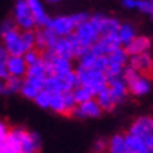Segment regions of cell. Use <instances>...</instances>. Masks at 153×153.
Here are the masks:
<instances>
[{"label":"cell","mask_w":153,"mask_h":153,"mask_svg":"<svg viewBox=\"0 0 153 153\" xmlns=\"http://www.w3.org/2000/svg\"><path fill=\"white\" fill-rule=\"evenodd\" d=\"M77 84L74 70L66 72V73H51L45 77L44 88L49 93H66L72 91L74 86Z\"/></svg>","instance_id":"obj_3"},{"label":"cell","mask_w":153,"mask_h":153,"mask_svg":"<svg viewBox=\"0 0 153 153\" xmlns=\"http://www.w3.org/2000/svg\"><path fill=\"white\" fill-rule=\"evenodd\" d=\"M136 10H139L143 14H152L153 13V3L152 0H136Z\"/></svg>","instance_id":"obj_33"},{"label":"cell","mask_w":153,"mask_h":153,"mask_svg":"<svg viewBox=\"0 0 153 153\" xmlns=\"http://www.w3.org/2000/svg\"><path fill=\"white\" fill-rule=\"evenodd\" d=\"M13 27H16V24H14V21L11 19L9 20H4L3 23L0 24V34L6 33V31H9V30H11Z\"/></svg>","instance_id":"obj_37"},{"label":"cell","mask_w":153,"mask_h":153,"mask_svg":"<svg viewBox=\"0 0 153 153\" xmlns=\"http://www.w3.org/2000/svg\"><path fill=\"white\" fill-rule=\"evenodd\" d=\"M23 153H38V152H23Z\"/></svg>","instance_id":"obj_41"},{"label":"cell","mask_w":153,"mask_h":153,"mask_svg":"<svg viewBox=\"0 0 153 153\" xmlns=\"http://www.w3.org/2000/svg\"><path fill=\"white\" fill-rule=\"evenodd\" d=\"M107 87L110 90L112 98L115 104H121L125 101L126 96H128V88H126L125 80L122 79L121 76H115V77H108L107 79Z\"/></svg>","instance_id":"obj_14"},{"label":"cell","mask_w":153,"mask_h":153,"mask_svg":"<svg viewBox=\"0 0 153 153\" xmlns=\"http://www.w3.org/2000/svg\"><path fill=\"white\" fill-rule=\"evenodd\" d=\"M122 6L125 9H129V10H134L136 7V0H122Z\"/></svg>","instance_id":"obj_38"},{"label":"cell","mask_w":153,"mask_h":153,"mask_svg":"<svg viewBox=\"0 0 153 153\" xmlns=\"http://www.w3.org/2000/svg\"><path fill=\"white\" fill-rule=\"evenodd\" d=\"M128 134H132L135 136L140 138L149 148L153 149V120H152V117H149V115L138 117L132 122Z\"/></svg>","instance_id":"obj_6"},{"label":"cell","mask_w":153,"mask_h":153,"mask_svg":"<svg viewBox=\"0 0 153 153\" xmlns=\"http://www.w3.org/2000/svg\"><path fill=\"white\" fill-rule=\"evenodd\" d=\"M107 58V69H105V76L108 77H115V76H121L122 70L125 69V66L128 65V55H126L125 49L122 47L117 48L115 51L110 52Z\"/></svg>","instance_id":"obj_7"},{"label":"cell","mask_w":153,"mask_h":153,"mask_svg":"<svg viewBox=\"0 0 153 153\" xmlns=\"http://www.w3.org/2000/svg\"><path fill=\"white\" fill-rule=\"evenodd\" d=\"M56 39H58V35L48 25L47 27H38V30L35 31V48L39 51L52 49Z\"/></svg>","instance_id":"obj_15"},{"label":"cell","mask_w":153,"mask_h":153,"mask_svg":"<svg viewBox=\"0 0 153 153\" xmlns=\"http://www.w3.org/2000/svg\"><path fill=\"white\" fill-rule=\"evenodd\" d=\"M9 126L6 124L3 120H0V142H3V140L7 138V135H9Z\"/></svg>","instance_id":"obj_36"},{"label":"cell","mask_w":153,"mask_h":153,"mask_svg":"<svg viewBox=\"0 0 153 153\" xmlns=\"http://www.w3.org/2000/svg\"><path fill=\"white\" fill-rule=\"evenodd\" d=\"M48 3H53V4H55V3H60V1H62V0H47Z\"/></svg>","instance_id":"obj_40"},{"label":"cell","mask_w":153,"mask_h":153,"mask_svg":"<svg viewBox=\"0 0 153 153\" xmlns=\"http://www.w3.org/2000/svg\"><path fill=\"white\" fill-rule=\"evenodd\" d=\"M107 150H108V153H129V150H128L125 145L124 135H114L111 139L107 142Z\"/></svg>","instance_id":"obj_26"},{"label":"cell","mask_w":153,"mask_h":153,"mask_svg":"<svg viewBox=\"0 0 153 153\" xmlns=\"http://www.w3.org/2000/svg\"><path fill=\"white\" fill-rule=\"evenodd\" d=\"M11 20L19 30H34L35 28V21H34L33 14L28 9L25 0H16Z\"/></svg>","instance_id":"obj_8"},{"label":"cell","mask_w":153,"mask_h":153,"mask_svg":"<svg viewBox=\"0 0 153 153\" xmlns=\"http://www.w3.org/2000/svg\"><path fill=\"white\" fill-rule=\"evenodd\" d=\"M150 47H152L150 38L146 35H136L126 45H124V49H125L128 56H134L138 53H142V52H149Z\"/></svg>","instance_id":"obj_18"},{"label":"cell","mask_w":153,"mask_h":153,"mask_svg":"<svg viewBox=\"0 0 153 153\" xmlns=\"http://www.w3.org/2000/svg\"><path fill=\"white\" fill-rule=\"evenodd\" d=\"M96 101L98 102V105H100V108H101L102 111H111V110H114L115 108V101H114V98H112L111 93H110V90H108V87H104L101 88L98 93H96Z\"/></svg>","instance_id":"obj_23"},{"label":"cell","mask_w":153,"mask_h":153,"mask_svg":"<svg viewBox=\"0 0 153 153\" xmlns=\"http://www.w3.org/2000/svg\"><path fill=\"white\" fill-rule=\"evenodd\" d=\"M48 27L58 35V37H68L70 34H73L76 21L73 16H56L53 19L49 20Z\"/></svg>","instance_id":"obj_10"},{"label":"cell","mask_w":153,"mask_h":153,"mask_svg":"<svg viewBox=\"0 0 153 153\" xmlns=\"http://www.w3.org/2000/svg\"><path fill=\"white\" fill-rule=\"evenodd\" d=\"M121 77L125 80L128 93H131L135 97H143L150 91L152 83L146 74L138 73L135 69H132L129 65L125 66V69L122 70Z\"/></svg>","instance_id":"obj_1"},{"label":"cell","mask_w":153,"mask_h":153,"mask_svg":"<svg viewBox=\"0 0 153 153\" xmlns=\"http://www.w3.org/2000/svg\"><path fill=\"white\" fill-rule=\"evenodd\" d=\"M9 135L20 145L21 153L23 152H38L41 148V139L37 134H33L24 128H14L9 131Z\"/></svg>","instance_id":"obj_5"},{"label":"cell","mask_w":153,"mask_h":153,"mask_svg":"<svg viewBox=\"0 0 153 153\" xmlns=\"http://www.w3.org/2000/svg\"><path fill=\"white\" fill-rule=\"evenodd\" d=\"M51 51L58 56H62V58H66V59H73V51H72V44H70L69 35L68 37H58Z\"/></svg>","instance_id":"obj_20"},{"label":"cell","mask_w":153,"mask_h":153,"mask_svg":"<svg viewBox=\"0 0 153 153\" xmlns=\"http://www.w3.org/2000/svg\"><path fill=\"white\" fill-rule=\"evenodd\" d=\"M72 94H73L76 104L83 102V101H87V100H90V98L94 97L93 91H91L88 87H86V86H82V84H76L74 88L72 90Z\"/></svg>","instance_id":"obj_27"},{"label":"cell","mask_w":153,"mask_h":153,"mask_svg":"<svg viewBox=\"0 0 153 153\" xmlns=\"http://www.w3.org/2000/svg\"><path fill=\"white\" fill-rule=\"evenodd\" d=\"M63 98H65V107H66V114H72L76 107V101H74V97L72 91H66L63 93Z\"/></svg>","instance_id":"obj_34"},{"label":"cell","mask_w":153,"mask_h":153,"mask_svg":"<svg viewBox=\"0 0 153 153\" xmlns=\"http://www.w3.org/2000/svg\"><path fill=\"white\" fill-rule=\"evenodd\" d=\"M0 94H7V90H6V83H4V79H0Z\"/></svg>","instance_id":"obj_39"},{"label":"cell","mask_w":153,"mask_h":153,"mask_svg":"<svg viewBox=\"0 0 153 153\" xmlns=\"http://www.w3.org/2000/svg\"><path fill=\"white\" fill-rule=\"evenodd\" d=\"M7 73L9 76H16V77H24L27 72V63L24 60L23 55H10L7 58Z\"/></svg>","instance_id":"obj_19"},{"label":"cell","mask_w":153,"mask_h":153,"mask_svg":"<svg viewBox=\"0 0 153 153\" xmlns=\"http://www.w3.org/2000/svg\"><path fill=\"white\" fill-rule=\"evenodd\" d=\"M124 138H125V145L129 153H152V148H149L138 136L132 134H126L124 135Z\"/></svg>","instance_id":"obj_22"},{"label":"cell","mask_w":153,"mask_h":153,"mask_svg":"<svg viewBox=\"0 0 153 153\" xmlns=\"http://www.w3.org/2000/svg\"><path fill=\"white\" fill-rule=\"evenodd\" d=\"M136 35H138L136 28L131 23H121L118 30H117V37L120 39L121 45H126V44H128L132 38L136 37Z\"/></svg>","instance_id":"obj_25"},{"label":"cell","mask_w":153,"mask_h":153,"mask_svg":"<svg viewBox=\"0 0 153 153\" xmlns=\"http://www.w3.org/2000/svg\"><path fill=\"white\" fill-rule=\"evenodd\" d=\"M107 150V140L97 139L93 145V153H105Z\"/></svg>","instance_id":"obj_35"},{"label":"cell","mask_w":153,"mask_h":153,"mask_svg":"<svg viewBox=\"0 0 153 153\" xmlns=\"http://www.w3.org/2000/svg\"><path fill=\"white\" fill-rule=\"evenodd\" d=\"M47 66L44 63V60H39L34 65L27 66V72H25V76L27 79H34V80H42L45 82V77H47Z\"/></svg>","instance_id":"obj_24"},{"label":"cell","mask_w":153,"mask_h":153,"mask_svg":"<svg viewBox=\"0 0 153 153\" xmlns=\"http://www.w3.org/2000/svg\"><path fill=\"white\" fill-rule=\"evenodd\" d=\"M102 110L100 108L98 102L96 101V98H90L87 101L79 102L76 104L72 115L77 117V118H97L101 115Z\"/></svg>","instance_id":"obj_13"},{"label":"cell","mask_w":153,"mask_h":153,"mask_svg":"<svg viewBox=\"0 0 153 153\" xmlns=\"http://www.w3.org/2000/svg\"><path fill=\"white\" fill-rule=\"evenodd\" d=\"M9 52L6 51V48L0 44V79H6L9 73H7V58H9Z\"/></svg>","instance_id":"obj_32"},{"label":"cell","mask_w":153,"mask_h":153,"mask_svg":"<svg viewBox=\"0 0 153 153\" xmlns=\"http://www.w3.org/2000/svg\"><path fill=\"white\" fill-rule=\"evenodd\" d=\"M41 88H44V82H42V80H34V79L23 77V83H21V87H20V93L23 94L25 98L33 100Z\"/></svg>","instance_id":"obj_21"},{"label":"cell","mask_w":153,"mask_h":153,"mask_svg":"<svg viewBox=\"0 0 153 153\" xmlns=\"http://www.w3.org/2000/svg\"><path fill=\"white\" fill-rule=\"evenodd\" d=\"M49 108H51L52 111L58 112V114H66V107H65V98H63V93H52L51 94Z\"/></svg>","instance_id":"obj_28"},{"label":"cell","mask_w":153,"mask_h":153,"mask_svg":"<svg viewBox=\"0 0 153 153\" xmlns=\"http://www.w3.org/2000/svg\"><path fill=\"white\" fill-rule=\"evenodd\" d=\"M74 74H76L77 84H82V86L88 87L94 93V96L101 88H104L107 86V76L101 70L77 66V69L74 70Z\"/></svg>","instance_id":"obj_2"},{"label":"cell","mask_w":153,"mask_h":153,"mask_svg":"<svg viewBox=\"0 0 153 153\" xmlns=\"http://www.w3.org/2000/svg\"><path fill=\"white\" fill-rule=\"evenodd\" d=\"M23 58H24V60H25L27 66H30V65H34V63L39 62V60L42 59V55H41V52H39V49L33 48V49H28V51L24 52Z\"/></svg>","instance_id":"obj_31"},{"label":"cell","mask_w":153,"mask_h":153,"mask_svg":"<svg viewBox=\"0 0 153 153\" xmlns=\"http://www.w3.org/2000/svg\"><path fill=\"white\" fill-rule=\"evenodd\" d=\"M129 66L132 69H135L138 73L142 74H149L152 73L153 69V60L152 56L149 52H142V53H138V55H134L129 58Z\"/></svg>","instance_id":"obj_17"},{"label":"cell","mask_w":153,"mask_h":153,"mask_svg":"<svg viewBox=\"0 0 153 153\" xmlns=\"http://www.w3.org/2000/svg\"><path fill=\"white\" fill-rule=\"evenodd\" d=\"M72 35L76 38V41L79 42L84 49H88V48L91 47L94 42L98 39L100 33H98L96 24H94L93 21H91V19L88 17L87 20L79 23L76 27H74V31Z\"/></svg>","instance_id":"obj_4"},{"label":"cell","mask_w":153,"mask_h":153,"mask_svg":"<svg viewBox=\"0 0 153 153\" xmlns=\"http://www.w3.org/2000/svg\"><path fill=\"white\" fill-rule=\"evenodd\" d=\"M90 19L96 24L100 35H108V34H117V30L120 27V20L111 16H104V14H94L90 16Z\"/></svg>","instance_id":"obj_12"},{"label":"cell","mask_w":153,"mask_h":153,"mask_svg":"<svg viewBox=\"0 0 153 153\" xmlns=\"http://www.w3.org/2000/svg\"><path fill=\"white\" fill-rule=\"evenodd\" d=\"M6 83V90L7 94H14V93H20V87L23 83V77H16V76H7L4 79Z\"/></svg>","instance_id":"obj_29"},{"label":"cell","mask_w":153,"mask_h":153,"mask_svg":"<svg viewBox=\"0 0 153 153\" xmlns=\"http://www.w3.org/2000/svg\"><path fill=\"white\" fill-rule=\"evenodd\" d=\"M122 47L121 45L120 39L117 37V34H108V35H100L98 39L91 45V49H93L97 55H108L110 52L115 51L117 48Z\"/></svg>","instance_id":"obj_11"},{"label":"cell","mask_w":153,"mask_h":153,"mask_svg":"<svg viewBox=\"0 0 153 153\" xmlns=\"http://www.w3.org/2000/svg\"><path fill=\"white\" fill-rule=\"evenodd\" d=\"M25 1H27L28 9L33 14V19L35 21V27H47L51 17L48 16L42 0H25Z\"/></svg>","instance_id":"obj_16"},{"label":"cell","mask_w":153,"mask_h":153,"mask_svg":"<svg viewBox=\"0 0 153 153\" xmlns=\"http://www.w3.org/2000/svg\"><path fill=\"white\" fill-rule=\"evenodd\" d=\"M51 94L48 90H45V88H41L39 91L37 93V96L33 98L34 101H35V104H37L38 107H41V108H49V101H51Z\"/></svg>","instance_id":"obj_30"},{"label":"cell","mask_w":153,"mask_h":153,"mask_svg":"<svg viewBox=\"0 0 153 153\" xmlns=\"http://www.w3.org/2000/svg\"><path fill=\"white\" fill-rule=\"evenodd\" d=\"M0 35H1V45L6 48L9 55H23L25 52L23 38H21V30L13 27L11 30L0 34Z\"/></svg>","instance_id":"obj_9"}]
</instances>
